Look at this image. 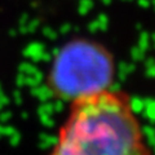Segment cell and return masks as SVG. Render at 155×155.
<instances>
[{"label": "cell", "mask_w": 155, "mask_h": 155, "mask_svg": "<svg viewBox=\"0 0 155 155\" xmlns=\"http://www.w3.org/2000/svg\"><path fill=\"white\" fill-rule=\"evenodd\" d=\"M51 155H142L138 124L110 93L78 101Z\"/></svg>", "instance_id": "cell-1"}, {"label": "cell", "mask_w": 155, "mask_h": 155, "mask_svg": "<svg viewBox=\"0 0 155 155\" xmlns=\"http://www.w3.org/2000/svg\"><path fill=\"white\" fill-rule=\"evenodd\" d=\"M113 62L100 45L78 40L66 44L52 65V91L74 102L106 92L113 79Z\"/></svg>", "instance_id": "cell-2"}]
</instances>
